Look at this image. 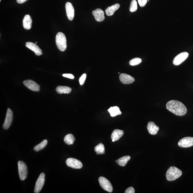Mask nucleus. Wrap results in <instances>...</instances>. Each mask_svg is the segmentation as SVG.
Returning a JSON list of instances; mask_svg holds the SVG:
<instances>
[{
  "instance_id": "f257e3e1",
  "label": "nucleus",
  "mask_w": 193,
  "mask_h": 193,
  "mask_svg": "<svg viewBox=\"0 0 193 193\" xmlns=\"http://www.w3.org/2000/svg\"><path fill=\"white\" fill-rule=\"evenodd\" d=\"M167 109L174 114L178 116H183L186 114L187 109L184 105L177 100H171L167 103Z\"/></svg>"
},
{
  "instance_id": "f03ea898",
  "label": "nucleus",
  "mask_w": 193,
  "mask_h": 193,
  "mask_svg": "<svg viewBox=\"0 0 193 193\" xmlns=\"http://www.w3.org/2000/svg\"><path fill=\"white\" fill-rule=\"evenodd\" d=\"M182 174V171L179 168L175 167H170L166 172V179L169 181L175 180L181 177Z\"/></svg>"
},
{
  "instance_id": "7ed1b4c3",
  "label": "nucleus",
  "mask_w": 193,
  "mask_h": 193,
  "mask_svg": "<svg viewBox=\"0 0 193 193\" xmlns=\"http://www.w3.org/2000/svg\"><path fill=\"white\" fill-rule=\"evenodd\" d=\"M55 42L57 48L60 51H65L67 44L66 37L64 33L61 32L57 33L55 37Z\"/></svg>"
},
{
  "instance_id": "20e7f679",
  "label": "nucleus",
  "mask_w": 193,
  "mask_h": 193,
  "mask_svg": "<svg viewBox=\"0 0 193 193\" xmlns=\"http://www.w3.org/2000/svg\"><path fill=\"white\" fill-rule=\"evenodd\" d=\"M18 164L20 179L22 181L25 180L27 177L28 170L26 165L22 161H19Z\"/></svg>"
},
{
  "instance_id": "39448f33",
  "label": "nucleus",
  "mask_w": 193,
  "mask_h": 193,
  "mask_svg": "<svg viewBox=\"0 0 193 193\" xmlns=\"http://www.w3.org/2000/svg\"><path fill=\"white\" fill-rule=\"evenodd\" d=\"M100 186L104 190L109 192H112L113 187L112 184L108 180L103 177H100L98 179Z\"/></svg>"
},
{
  "instance_id": "423d86ee",
  "label": "nucleus",
  "mask_w": 193,
  "mask_h": 193,
  "mask_svg": "<svg viewBox=\"0 0 193 193\" xmlns=\"http://www.w3.org/2000/svg\"><path fill=\"white\" fill-rule=\"evenodd\" d=\"M45 174L44 173H42L40 174L35 185L34 193H38L41 190L45 182Z\"/></svg>"
},
{
  "instance_id": "0eeeda50",
  "label": "nucleus",
  "mask_w": 193,
  "mask_h": 193,
  "mask_svg": "<svg viewBox=\"0 0 193 193\" xmlns=\"http://www.w3.org/2000/svg\"><path fill=\"white\" fill-rule=\"evenodd\" d=\"M66 164L68 167L74 169H81L83 167L82 163L80 161L72 158L67 159Z\"/></svg>"
},
{
  "instance_id": "6e6552de",
  "label": "nucleus",
  "mask_w": 193,
  "mask_h": 193,
  "mask_svg": "<svg viewBox=\"0 0 193 193\" xmlns=\"http://www.w3.org/2000/svg\"><path fill=\"white\" fill-rule=\"evenodd\" d=\"M178 145L180 147L188 148L193 146V137H185L179 141Z\"/></svg>"
},
{
  "instance_id": "1a4fd4ad",
  "label": "nucleus",
  "mask_w": 193,
  "mask_h": 193,
  "mask_svg": "<svg viewBox=\"0 0 193 193\" xmlns=\"http://www.w3.org/2000/svg\"><path fill=\"white\" fill-rule=\"evenodd\" d=\"M13 118V114L12 110L8 108L7 110L6 117L3 127L4 129H8L12 124Z\"/></svg>"
},
{
  "instance_id": "9d476101",
  "label": "nucleus",
  "mask_w": 193,
  "mask_h": 193,
  "mask_svg": "<svg viewBox=\"0 0 193 193\" xmlns=\"http://www.w3.org/2000/svg\"><path fill=\"white\" fill-rule=\"evenodd\" d=\"M189 54L187 52H183L180 53L174 58L173 63L175 66L180 64L188 58Z\"/></svg>"
},
{
  "instance_id": "9b49d317",
  "label": "nucleus",
  "mask_w": 193,
  "mask_h": 193,
  "mask_svg": "<svg viewBox=\"0 0 193 193\" xmlns=\"http://www.w3.org/2000/svg\"><path fill=\"white\" fill-rule=\"evenodd\" d=\"M23 84L30 90L34 92L40 91V86L35 82L31 80H27L23 82Z\"/></svg>"
},
{
  "instance_id": "f8f14e48",
  "label": "nucleus",
  "mask_w": 193,
  "mask_h": 193,
  "mask_svg": "<svg viewBox=\"0 0 193 193\" xmlns=\"http://www.w3.org/2000/svg\"><path fill=\"white\" fill-rule=\"evenodd\" d=\"M26 47L29 49L34 52L35 55L37 56H40L42 55V50L40 49L36 44L33 43L31 42H27L26 43Z\"/></svg>"
},
{
  "instance_id": "ddd939ff",
  "label": "nucleus",
  "mask_w": 193,
  "mask_h": 193,
  "mask_svg": "<svg viewBox=\"0 0 193 193\" xmlns=\"http://www.w3.org/2000/svg\"><path fill=\"white\" fill-rule=\"evenodd\" d=\"M66 10L67 16L68 19L70 21L73 20L75 16V10L71 3L67 2L66 4Z\"/></svg>"
},
{
  "instance_id": "4468645a",
  "label": "nucleus",
  "mask_w": 193,
  "mask_h": 193,
  "mask_svg": "<svg viewBox=\"0 0 193 193\" xmlns=\"http://www.w3.org/2000/svg\"><path fill=\"white\" fill-rule=\"evenodd\" d=\"M119 78L120 82L124 84H130L135 81L134 78L125 73L120 74Z\"/></svg>"
},
{
  "instance_id": "2eb2a0df",
  "label": "nucleus",
  "mask_w": 193,
  "mask_h": 193,
  "mask_svg": "<svg viewBox=\"0 0 193 193\" xmlns=\"http://www.w3.org/2000/svg\"><path fill=\"white\" fill-rule=\"evenodd\" d=\"M95 20L96 21L101 22L103 21L105 19L104 12L101 9L98 8L92 12Z\"/></svg>"
},
{
  "instance_id": "dca6fc26",
  "label": "nucleus",
  "mask_w": 193,
  "mask_h": 193,
  "mask_svg": "<svg viewBox=\"0 0 193 193\" xmlns=\"http://www.w3.org/2000/svg\"><path fill=\"white\" fill-rule=\"evenodd\" d=\"M147 128L148 132L151 135L157 134L158 131L159 130V127L158 126L156 125L153 122H148Z\"/></svg>"
},
{
  "instance_id": "f3484780",
  "label": "nucleus",
  "mask_w": 193,
  "mask_h": 193,
  "mask_svg": "<svg viewBox=\"0 0 193 193\" xmlns=\"http://www.w3.org/2000/svg\"><path fill=\"white\" fill-rule=\"evenodd\" d=\"M124 134L123 131L120 129H115L113 131L111 135V138L113 142L119 140Z\"/></svg>"
},
{
  "instance_id": "a211bd4d",
  "label": "nucleus",
  "mask_w": 193,
  "mask_h": 193,
  "mask_svg": "<svg viewBox=\"0 0 193 193\" xmlns=\"http://www.w3.org/2000/svg\"><path fill=\"white\" fill-rule=\"evenodd\" d=\"M24 28L26 30L30 29L32 25V20L29 15H26L23 21Z\"/></svg>"
},
{
  "instance_id": "6ab92c4d",
  "label": "nucleus",
  "mask_w": 193,
  "mask_h": 193,
  "mask_svg": "<svg viewBox=\"0 0 193 193\" xmlns=\"http://www.w3.org/2000/svg\"><path fill=\"white\" fill-rule=\"evenodd\" d=\"M120 5L119 4H116L107 8L105 10V12L107 16H112L114 14L115 12L120 8Z\"/></svg>"
},
{
  "instance_id": "aec40b11",
  "label": "nucleus",
  "mask_w": 193,
  "mask_h": 193,
  "mask_svg": "<svg viewBox=\"0 0 193 193\" xmlns=\"http://www.w3.org/2000/svg\"><path fill=\"white\" fill-rule=\"evenodd\" d=\"M56 91L58 94H69L71 92L72 89L67 86H59L57 87Z\"/></svg>"
},
{
  "instance_id": "412c9836",
  "label": "nucleus",
  "mask_w": 193,
  "mask_h": 193,
  "mask_svg": "<svg viewBox=\"0 0 193 193\" xmlns=\"http://www.w3.org/2000/svg\"><path fill=\"white\" fill-rule=\"evenodd\" d=\"M131 159V157L129 156H125L118 159L116 162L120 166H125L128 161Z\"/></svg>"
},
{
  "instance_id": "4be33fe9",
  "label": "nucleus",
  "mask_w": 193,
  "mask_h": 193,
  "mask_svg": "<svg viewBox=\"0 0 193 193\" xmlns=\"http://www.w3.org/2000/svg\"><path fill=\"white\" fill-rule=\"evenodd\" d=\"M108 111L110 113L111 116L112 117H114L118 115H120L122 114L119 108L117 106L111 107L108 109Z\"/></svg>"
},
{
  "instance_id": "5701e85b",
  "label": "nucleus",
  "mask_w": 193,
  "mask_h": 193,
  "mask_svg": "<svg viewBox=\"0 0 193 193\" xmlns=\"http://www.w3.org/2000/svg\"><path fill=\"white\" fill-rule=\"evenodd\" d=\"M75 138L73 135L71 134H68L65 136L64 141L65 143L68 145L73 144Z\"/></svg>"
},
{
  "instance_id": "b1692460",
  "label": "nucleus",
  "mask_w": 193,
  "mask_h": 193,
  "mask_svg": "<svg viewBox=\"0 0 193 193\" xmlns=\"http://www.w3.org/2000/svg\"><path fill=\"white\" fill-rule=\"evenodd\" d=\"M47 143L48 141L47 140H44L40 143L35 146L34 148V151L36 152H38L43 149L47 146Z\"/></svg>"
},
{
  "instance_id": "393cba45",
  "label": "nucleus",
  "mask_w": 193,
  "mask_h": 193,
  "mask_svg": "<svg viewBox=\"0 0 193 193\" xmlns=\"http://www.w3.org/2000/svg\"><path fill=\"white\" fill-rule=\"evenodd\" d=\"M94 151L98 154H103L105 153V148L103 144H99L94 148Z\"/></svg>"
},
{
  "instance_id": "a878e982",
  "label": "nucleus",
  "mask_w": 193,
  "mask_h": 193,
  "mask_svg": "<svg viewBox=\"0 0 193 193\" xmlns=\"http://www.w3.org/2000/svg\"><path fill=\"white\" fill-rule=\"evenodd\" d=\"M137 4L136 0H132L131 1L129 10L131 12H135L137 10Z\"/></svg>"
},
{
  "instance_id": "bb28decb",
  "label": "nucleus",
  "mask_w": 193,
  "mask_h": 193,
  "mask_svg": "<svg viewBox=\"0 0 193 193\" xmlns=\"http://www.w3.org/2000/svg\"><path fill=\"white\" fill-rule=\"evenodd\" d=\"M142 59L139 58H133L129 61V64L131 66H135L140 64L142 62Z\"/></svg>"
},
{
  "instance_id": "cd10ccee",
  "label": "nucleus",
  "mask_w": 193,
  "mask_h": 193,
  "mask_svg": "<svg viewBox=\"0 0 193 193\" xmlns=\"http://www.w3.org/2000/svg\"><path fill=\"white\" fill-rule=\"evenodd\" d=\"M86 74L84 73L80 78L79 82L81 85H82L84 84L85 80H86Z\"/></svg>"
},
{
  "instance_id": "c85d7f7f",
  "label": "nucleus",
  "mask_w": 193,
  "mask_h": 193,
  "mask_svg": "<svg viewBox=\"0 0 193 193\" xmlns=\"http://www.w3.org/2000/svg\"><path fill=\"white\" fill-rule=\"evenodd\" d=\"M139 5L141 7H144L147 3V0H138Z\"/></svg>"
},
{
  "instance_id": "c756f323",
  "label": "nucleus",
  "mask_w": 193,
  "mask_h": 193,
  "mask_svg": "<svg viewBox=\"0 0 193 193\" xmlns=\"http://www.w3.org/2000/svg\"><path fill=\"white\" fill-rule=\"evenodd\" d=\"M135 190L134 188L132 187H129L126 189L125 193H135Z\"/></svg>"
},
{
  "instance_id": "7c9ffc66",
  "label": "nucleus",
  "mask_w": 193,
  "mask_h": 193,
  "mask_svg": "<svg viewBox=\"0 0 193 193\" xmlns=\"http://www.w3.org/2000/svg\"><path fill=\"white\" fill-rule=\"evenodd\" d=\"M62 76L64 77L67 78L68 79H73L75 77L71 74H63Z\"/></svg>"
},
{
  "instance_id": "2f4dec72",
  "label": "nucleus",
  "mask_w": 193,
  "mask_h": 193,
  "mask_svg": "<svg viewBox=\"0 0 193 193\" xmlns=\"http://www.w3.org/2000/svg\"><path fill=\"white\" fill-rule=\"evenodd\" d=\"M28 0H16V1L19 4H23L25 2Z\"/></svg>"
},
{
  "instance_id": "473e14b6",
  "label": "nucleus",
  "mask_w": 193,
  "mask_h": 193,
  "mask_svg": "<svg viewBox=\"0 0 193 193\" xmlns=\"http://www.w3.org/2000/svg\"><path fill=\"white\" fill-rule=\"evenodd\" d=\"M37 42H36V44H37Z\"/></svg>"
},
{
  "instance_id": "72a5a7b5",
  "label": "nucleus",
  "mask_w": 193,
  "mask_h": 193,
  "mask_svg": "<svg viewBox=\"0 0 193 193\" xmlns=\"http://www.w3.org/2000/svg\"><path fill=\"white\" fill-rule=\"evenodd\" d=\"M1 1V0H0V1Z\"/></svg>"
}]
</instances>
